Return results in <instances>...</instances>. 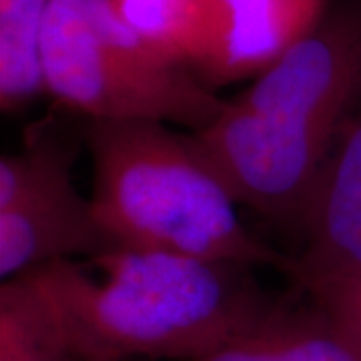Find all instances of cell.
Segmentation results:
<instances>
[{"mask_svg":"<svg viewBox=\"0 0 361 361\" xmlns=\"http://www.w3.org/2000/svg\"><path fill=\"white\" fill-rule=\"evenodd\" d=\"M77 142L39 133L0 159V277L8 281L75 255L101 257L118 249L92 199L73 180Z\"/></svg>","mask_w":361,"mask_h":361,"instance_id":"5b68a950","label":"cell"},{"mask_svg":"<svg viewBox=\"0 0 361 361\" xmlns=\"http://www.w3.org/2000/svg\"><path fill=\"white\" fill-rule=\"evenodd\" d=\"M287 277L299 293L361 279V89L323 165Z\"/></svg>","mask_w":361,"mask_h":361,"instance_id":"8992f818","label":"cell"},{"mask_svg":"<svg viewBox=\"0 0 361 361\" xmlns=\"http://www.w3.org/2000/svg\"><path fill=\"white\" fill-rule=\"evenodd\" d=\"M193 361H361V336L303 295Z\"/></svg>","mask_w":361,"mask_h":361,"instance_id":"ba28073f","label":"cell"},{"mask_svg":"<svg viewBox=\"0 0 361 361\" xmlns=\"http://www.w3.org/2000/svg\"><path fill=\"white\" fill-rule=\"evenodd\" d=\"M85 141L94 165L92 205L121 247L271 265L287 275L291 255L243 225L191 135L157 121H89Z\"/></svg>","mask_w":361,"mask_h":361,"instance_id":"3957f363","label":"cell"},{"mask_svg":"<svg viewBox=\"0 0 361 361\" xmlns=\"http://www.w3.org/2000/svg\"><path fill=\"white\" fill-rule=\"evenodd\" d=\"M305 297H310L311 301L322 305L323 310L336 315L337 319H341L361 336V279L319 289V291L307 293Z\"/></svg>","mask_w":361,"mask_h":361,"instance_id":"7c38bea8","label":"cell"},{"mask_svg":"<svg viewBox=\"0 0 361 361\" xmlns=\"http://www.w3.org/2000/svg\"><path fill=\"white\" fill-rule=\"evenodd\" d=\"M87 265L54 261L28 275L113 361H193L267 319L285 299L253 265L118 247Z\"/></svg>","mask_w":361,"mask_h":361,"instance_id":"7a4b0ae2","label":"cell"},{"mask_svg":"<svg viewBox=\"0 0 361 361\" xmlns=\"http://www.w3.org/2000/svg\"><path fill=\"white\" fill-rule=\"evenodd\" d=\"M42 75L54 103L89 121L177 123L197 133L227 103L133 32L109 0H51Z\"/></svg>","mask_w":361,"mask_h":361,"instance_id":"277c9868","label":"cell"},{"mask_svg":"<svg viewBox=\"0 0 361 361\" xmlns=\"http://www.w3.org/2000/svg\"><path fill=\"white\" fill-rule=\"evenodd\" d=\"M0 361H113L28 273L0 287Z\"/></svg>","mask_w":361,"mask_h":361,"instance_id":"9c48e42d","label":"cell"},{"mask_svg":"<svg viewBox=\"0 0 361 361\" xmlns=\"http://www.w3.org/2000/svg\"><path fill=\"white\" fill-rule=\"evenodd\" d=\"M51 0H0V109L18 113L47 94L42 30Z\"/></svg>","mask_w":361,"mask_h":361,"instance_id":"30bf717a","label":"cell"},{"mask_svg":"<svg viewBox=\"0 0 361 361\" xmlns=\"http://www.w3.org/2000/svg\"><path fill=\"white\" fill-rule=\"evenodd\" d=\"M327 0H205L187 68L207 87L257 78L322 20Z\"/></svg>","mask_w":361,"mask_h":361,"instance_id":"52a82bcc","label":"cell"},{"mask_svg":"<svg viewBox=\"0 0 361 361\" xmlns=\"http://www.w3.org/2000/svg\"><path fill=\"white\" fill-rule=\"evenodd\" d=\"M360 89L361 0H337L307 37L191 137L237 203L301 235Z\"/></svg>","mask_w":361,"mask_h":361,"instance_id":"6da1fadb","label":"cell"},{"mask_svg":"<svg viewBox=\"0 0 361 361\" xmlns=\"http://www.w3.org/2000/svg\"><path fill=\"white\" fill-rule=\"evenodd\" d=\"M116 16L155 51L185 66L205 0H109Z\"/></svg>","mask_w":361,"mask_h":361,"instance_id":"8fae6325","label":"cell"}]
</instances>
